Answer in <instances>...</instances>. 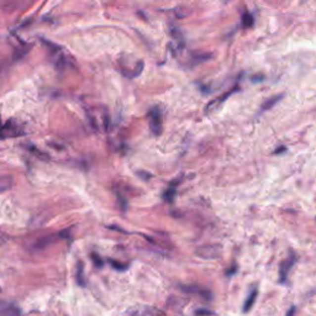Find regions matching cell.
Instances as JSON below:
<instances>
[{
  "label": "cell",
  "mask_w": 316,
  "mask_h": 316,
  "mask_svg": "<svg viewBox=\"0 0 316 316\" xmlns=\"http://www.w3.org/2000/svg\"><path fill=\"white\" fill-rule=\"evenodd\" d=\"M181 289L185 293L200 295L201 298H205V299H210L211 298V293L209 292V290L204 289V288L201 287H198V285H181Z\"/></svg>",
  "instance_id": "7"
},
{
  "label": "cell",
  "mask_w": 316,
  "mask_h": 316,
  "mask_svg": "<svg viewBox=\"0 0 316 316\" xmlns=\"http://www.w3.org/2000/svg\"><path fill=\"white\" fill-rule=\"evenodd\" d=\"M238 90H240V87L235 86L232 89H231V90L226 91V93L223 94V95L218 96V98H216L215 100H211L210 103H209L208 105H206L205 114H210V113H214V111L218 110V109L220 108L221 104L225 103V101L227 100V98H230L231 95H233V94H235V93H237Z\"/></svg>",
  "instance_id": "2"
},
{
  "label": "cell",
  "mask_w": 316,
  "mask_h": 316,
  "mask_svg": "<svg viewBox=\"0 0 316 316\" xmlns=\"http://www.w3.org/2000/svg\"><path fill=\"white\" fill-rule=\"evenodd\" d=\"M6 237H7V236H5L4 233L0 232V245H1V243H4L5 241H6Z\"/></svg>",
  "instance_id": "22"
},
{
  "label": "cell",
  "mask_w": 316,
  "mask_h": 316,
  "mask_svg": "<svg viewBox=\"0 0 316 316\" xmlns=\"http://www.w3.org/2000/svg\"><path fill=\"white\" fill-rule=\"evenodd\" d=\"M77 280H78V284L82 285V287H84V285H86V280H84V275H83V263H82V262L78 263Z\"/></svg>",
  "instance_id": "15"
},
{
  "label": "cell",
  "mask_w": 316,
  "mask_h": 316,
  "mask_svg": "<svg viewBox=\"0 0 316 316\" xmlns=\"http://www.w3.org/2000/svg\"><path fill=\"white\" fill-rule=\"evenodd\" d=\"M257 295H258L257 288H253V289L250 292V294H248V297L246 298L245 303H243V307H242L243 313H248L251 309H252V307L255 305L256 299H257Z\"/></svg>",
  "instance_id": "9"
},
{
  "label": "cell",
  "mask_w": 316,
  "mask_h": 316,
  "mask_svg": "<svg viewBox=\"0 0 316 316\" xmlns=\"http://www.w3.org/2000/svg\"><path fill=\"white\" fill-rule=\"evenodd\" d=\"M148 121H150V128L151 131L155 134L156 136H159L162 134V115H161V110L155 106L150 110V114H148Z\"/></svg>",
  "instance_id": "3"
},
{
  "label": "cell",
  "mask_w": 316,
  "mask_h": 316,
  "mask_svg": "<svg viewBox=\"0 0 316 316\" xmlns=\"http://www.w3.org/2000/svg\"><path fill=\"white\" fill-rule=\"evenodd\" d=\"M109 262H110V265L113 266V268H115L116 271H121V272H123V271H126L129 267V265H125V263H120V262H118V261L110 260Z\"/></svg>",
  "instance_id": "16"
},
{
  "label": "cell",
  "mask_w": 316,
  "mask_h": 316,
  "mask_svg": "<svg viewBox=\"0 0 316 316\" xmlns=\"http://www.w3.org/2000/svg\"><path fill=\"white\" fill-rule=\"evenodd\" d=\"M195 315L196 316H211V315H214V313L211 312V310H208V309H198L195 312Z\"/></svg>",
  "instance_id": "17"
},
{
  "label": "cell",
  "mask_w": 316,
  "mask_h": 316,
  "mask_svg": "<svg viewBox=\"0 0 316 316\" xmlns=\"http://www.w3.org/2000/svg\"><path fill=\"white\" fill-rule=\"evenodd\" d=\"M195 253L201 258H218L221 255V247L219 245L201 246Z\"/></svg>",
  "instance_id": "5"
},
{
  "label": "cell",
  "mask_w": 316,
  "mask_h": 316,
  "mask_svg": "<svg viewBox=\"0 0 316 316\" xmlns=\"http://www.w3.org/2000/svg\"><path fill=\"white\" fill-rule=\"evenodd\" d=\"M297 260H298L297 256H295L294 253H290L289 257H288L287 260H284L282 263H280V267H279V280H280V283L287 282L288 275H289L290 270H292L293 266L295 265Z\"/></svg>",
  "instance_id": "4"
},
{
  "label": "cell",
  "mask_w": 316,
  "mask_h": 316,
  "mask_svg": "<svg viewBox=\"0 0 316 316\" xmlns=\"http://www.w3.org/2000/svg\"><path fill=\"white\" fill-rule=\"evenodd\" d=\"M118 196H119V200H120V203H121V209H123V210L125 211L126 210V206H128V203H126V200L124 199L123 195L118 194Z\"/></svg>",
  "instance_id": "18"
},
{
  "label": "cell",
  "mask_w": 316,
  "mask_h": 316,
  "mask_svg": "<svg viewBox=\"0 0 316 316\" xmlns=\"http://www.w3.org/2000/svg\"><path fill=\"white\" fill-rule=\"evenodd\" d=\"M181 178L183 177H178L177 179H174L173 181H171V184L168 185V188L162 193V199H163L166 203H173L174 199H176V194H177V189H178L179 183L181 181Z\"/></svg>",
  "instance_id": "6"
},
{
  "label": "cell",
  "mask_w": 316,
  "mask_h": 316,
  "mask_svg": "<svg viewBox=\"0 0 316 316\" xmlns=\"http://www.w3.org/2000/svg\"><path fill=\"white\" fill-rule=\"evenodd\" d=\"M130 316H164V315H162L158 310L143 308V309H140V310L136 309L135 312H130Z\"/></svg>",
  "instance_id": "10"
},
{
  "label": "cell",
  "mask_w": 316,
  "mask_h": 316,
  "mask_svg": "<svg viewBox=\"0 0 316 316\" xmlns=\"http://www.w3.org/2000/svg\"><path fill=\"white\" fill-rule=\"evenodd\" d=\"M285 150H287V148H285V146H282V147H278V150L274 151V155H278V153H280V152H284Z\"/></svg>",
  "instance_id": "21"
},
{
  "label": "cell",
  "mask_w": 316,
  "mask_h": 316,
  "mask_svg": "<svg viewBox=\"0 0 316 316\" xmlns=\"http://www.w3.org/2000/svg\"><path fill=\"white\" fill-rule=\"evenodd\" d=\"M12 179L11 177H0V193L11 188Z\"/></svg>",
  "instance_id": "14"
},
{
  "label": "cell",
  "mask_w": 316,
  "mask_h": 316,
  "mask_svg": "<svg viewBox=\"0 0 316 316\" xmlns=\"http://www.w3.org/2000/svg\"><path fill=\"white\" fill-rule=\"evenodd\" d=\"M283 96H284L283 94H279V95L272 96V98H270L268 100H266L265 103L262 104V106H261V111H267L270 110V109H272L275 104L279 103V101L282 100Z\"/></svg>",
  "instance_id": "11"
},
{
  "label": "cell",
  "mask_w": 316,
  "mask_h": 316,
  "mask_svg": "<svg viewBox=\"0 0 316 316\" xmlns=\"http://www.w3.org/2000/svg\"><path fill=\"white\" fill-rule=\"evenodd\" d=\"M91 258H93V261H94V262H95V265L98 266V267H101V266H103V261H101L100 258H99L96 255L91 256Z\"/></svg>",
  "instance_id": "19"
},
{
  "label": "cell",
  "mask_w": 316,
  "mask_h": 316,
  "mask_svg": "<svg viewBox=\"0 0 316 316\" xmlns=\"http://www.w3.org/2000/svg\"><path fill=\"white\" fill-rule=\"evenodd\" d=\"M295 313H297V308L292 307V308H289V310H288L287 315L285 316H295Z\"/></svg>",
  "instance_id": "20"
},
{
  "label": "cell",
  "mask_w": 316,
  "mask_h": 316,
  "mask_svg": "<svg viewBox=\"0 0 316 316\" xmlns=\"http://www.w3.org/2000/svg\"><path fill=\"white\" fill-rule=\"evenodd\" d=\"M253 24H255V20H253V15L251 12H248L247 10H245L242 14V26L245 29H248V27H252Z\"/></svg>",
  "instance_id": "13"
},
{
  "label": "cell",
  "mask_w": 316,
  "mask_h": 316,
  "mask_svg": "<svg viewBox=\"0 0 316 316\" xmlns=\"http://www.w3.org/2000/svg\"><path fill=\"white\" fill-rule=\"evenodd\" d=\"M213 57L211 53H200V54H194L191 56V66H195V64L201 63V62H206Z\"/></svg>",
  "instance_id": "12"
},
{
  "label": "cell",
  "mask_w": 316,
  "mask_h": 316,
  "mask_svg": "<svg viewBox=\"0 0 316 316\" xmlns=\"http://www.w3.org/2000/svg\"><path fill=\"white\" fill-rule=\"evenodd\" d=\"M20 309L11 303H0V316H20Z\"/></svg>",
  "instance_id": "8"
},
{
  "label": "cell",
  "mask_w": 316,
  "mask_h": 316,
  "mask_svg": "<svg viewBox=\"0 0 316 316\" xmlns=\"http://www.w3.org/2000/svg\"><path fill=\"white\" fill-rule=\"evenodd\" d=\"M21 135H24V131L17 124H15V121L9 120L5 124L0 123V138L2 140L9 137H17Z\"/></svg>",
  "instance_id": "1"
}]
</instances>
